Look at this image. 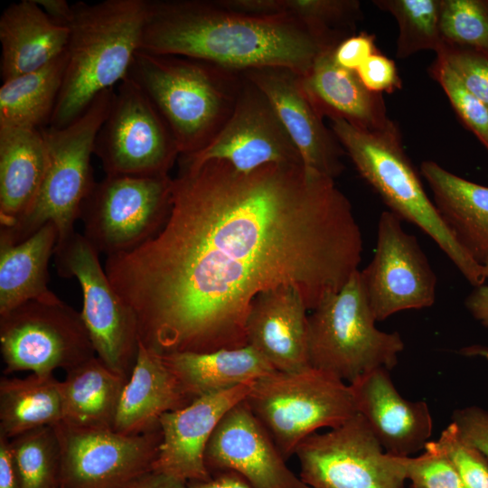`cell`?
Masks as SVG:
<instances>
[{"instance_id":"obj_1","label":"cell","mask_w":488,"mask_h":488,"mask_svg":"<svg viewBox=\"0 0 488 488\" xmlns=\"http://www.w3.org/2000/svg\"><path fill=\"white\" fill-rule=\"evenodd\" d=\"M360 226L334 179L303 164L241 173L179 163L160 230L107 257L105 271L136 314L139 341L164 355L248 345L253 299L282 286L308 311L359 270Z\"/></svg>"},{"instance_id":"obj_2","label":"cell","mask_w":488,"mask_h":488,"mask_svg":"<svg viewBox=\"0 0 488 488\" xmlns=\"http://www.w3.org/2000/svg\"><path fill=\"white\" fill-rule=\"evenodd\" d=\"M140 51L243 72L263 67L304 76L330 49L288 15L257 16L207 0H147Z\"/></svg>"},{"instance_id":"obj_3","label":"cell","mask_w":488,"mask_h":488,"mask_svg":"<svg viewBox=\"0 0 488 488\" xmlns=\"http://www.w3.org/2000/svg\"><path fill=\"white\" fill-rule=\"evenodd\" d=\"M146 8L147 0L71 4L65 74L49 127L68 126L126 78L140 49Z\"/></svg>"},{"instance_id":"obj_4","label":"cell","mask_w":488,"mask_h":488,"mask_svg":"<svg viewBox=\"0 0 488 488\" xmlns=\"http://www.w3.org/2000/svg\"><path fill=\"white\" fill-rule=\"evenodd\" d=\"M126 78L136 84L170 128L180 156L202 150L230 117L242 73L174 55L137 51Z\"/></svg>"},{"instance_id":"obj_5","label":"cell","mask_w":488,"mask_h":488,"mask_svg":"<svg viewBox=\"0 0 488 488\" xmlns=\"http://www.w3.org/2000/svg\"><path fill=\"white\" fill-rule=\"evenodd\" d=\"M331 130L389 211L429 236L474 287L483 285L484 267L466 253L445 224L404 150L396 123L386 130L368 131L343 119H331Z\"/></svg>"},{"instance_id":"obj_6","label":"cell","mask_w":488,"mask_h":488,"mask_svg":"<svg viewBox=\"0 0 488 488\" xmlns=\"http://www.w3.org/2000/svg\"><path fill=\"white\" fill-rule=\"evenodd\" d=\"M114 94L113 89L99 93L66 127L41 129L49 155L45 178L28 212L14 227L0 229V240L22 242L49 222L57 229V243L76 231L74 224L80 219L82 203L96 183L91 156Z\"/></svg>"},{"instance_id":"obj_7","label":"cell","mask_w":488,"mask_h":488,"mask_svg":"<svg viewBox=\"0 0 488 488\" xmlns=\"http://www.w3.org/2000/svg\"><path fill=\"white\" fill-rule=\"evenodd\" d=\"M376 322L357 270L339 291L310 311L309 366L348 384L374 369H393L404 343L399 333L381 331Z\"/></svg>"},{"instance_id":"obj_8","label":"cell","mask_w":488,"mask_h":488,"mask_svg":"<svg viewBox=\"0 0 488 488\" xmlns=\"http://www.w3.org/2000/svg\"><path fill=\"white\" fill-rule=\"evenodd\" d=\"M246 403L287 460L309 436L357 413L350 384L311 367L254 381Z\"/></svg>"},{"instance_id":"obj_9","label":"cell","mask_w":488,"mask_h":488,"mask_svg":"<svg viewBox=\"0 0 488 488\" xmlns=\"http://www.w3.org/2000/svg\"><path fill=\"white\" fill-rule=\"evenodd\" d=\"M0 350L5 375L50 376L96 356L81 314L57 296L33 299L0 314Z\"/></svg>"},{"instance_id":"obj_10","label":"cell","mask_w":488,"mask_h":488,"mask_svg":"<svg viewBox=\"0 0 488 488\" xmlns=\"http://www.w3.org/2000/svg\"><path fill=\"white\" fill-rule=\"evenodd\" d=\"M170 175H106L84 200L83 235L107 257L130 251L153 238L172 204Z\"/></svg>"},{"instance_id":"obj_11","label":"cell","mask_w":488,"mask_h":488,"mask_svg":"<svg viewBox=\"0 0 488 488\" xmlns=\"http://www.w3.org/2000/svg\"><path fill=\"white\" fill-rule=\"evenodd\" d=\"M99 254L83 234L75 231L57 243L55 266L61 277H75L80 286V314L97 357L111 371L128 379L138 351L137 320L112 286Z\"/></svg>"},{"instance_id":"obj_12","label":"cell","mask_w":488,"mask_h":488,"mask_svg":"<svg viewBox=\"0 0 488 488\" xmlns=\"http://www.w3.org/2000/svg\"><path fill=\"white\" fill-rule=\"evenodd\" d=\"M295 455L309 488H404L407 482L400 456L383 450L359 413L309 436Z\"/></svg>"},{"instance_id":"obj_13","label":"cell","mask_w":488,"mask_h":488,"mask_svg":"<svg viewBox=\"0 0 488 488\" xmlns=\"http://www.w3.org/2000/svg\"><path fill=\"white\" fill-rule=\"evenodd\" d=\"M94 155L106 175L164 176L180 157L175 139L155 105L125 78L96 138Z\"/></svg>"},{"instance_id":"obj_14","label":"cell","mask_w":488,"mask_h":488,"mask_svg":"<svg viewBox=\"0 0 488 488\" xmlns=\"http://www.w3.org/2000/svg\"><path fill=\"white\" fill-rule=\"evenodd\" d=\"M56 427L61 488H126L152 469L161 442L160 427L137 435L63 423Z\"/></svg>"},{"instance_id":"obj_15","label":"cell","mask_w":488,"mask_h":488,"mask_svg":"<svg viewBox=\"0 0 488 488\" xmlns=\"http://www.w3.org/2000/svg\"><path fill=\"white\" fill-rule=\"evenodd\" d=\"M401 221L389 211L380 214L373 258L360 270L376 321L401 311L430 307L436 300V277L417 239L402 228Z\"/></svg>"},{"instance_id":"obj_16","label":"cell","mask_w":488,"mask_h":488,"mask_svg":"<svg viewBox=\"0 0 488 488\" xmlns=\"http://www.w3.org/2000/svg\"><path fill=\"white\" fill-rule=\"evenodd\" d=\"M209 160L225 162L241 173L268 164H303L273 105L243 74L224 126L202 150L180 156L178 163L199 164Z\"/></svg>"},{"instance_id":"obj_17","label":"cell","mask_w":488,"mask_h":488,"mask_svg":"<svg viewBox=\"0 0 488 488\" xmlns=\"http://www.w3.org/2000/svg\"><path fill=\"white\" fill-rule=\"evenodd\" d=\"M204 460L211 474L234 472L250 488H309L287 466L245 399L221 418L207 444Z\"/></svg>"},{"instance_id":"obj_18","label":"cell","mask_w":488,"mask_h":488,"mask_svg":"<svg viewBox=\"0 0 488 488\" xmlns=\"http://www.w3.org/2000/svg\"><path fill=\"white\" fill-rule=\"evenodd\" d=\"M241 73L269 99L303 164L335 179L343 172L342 157L345 152L308 99L301 76L280 67H263Z\"/></svg>"},{"instance_id":"obj_19","label":"cell","mask_w":488,"mask_h":488,"mask_svg":"<svg viewBox=\"0 0 488 488\" xmlns=\"http://www.w3.org/2000/svg\"><path fill=\"white\" fill-rule=\"evenodd\" d=\"M254 381L201 396L159 419L161 442L152 469L188 483L209 480L204 455L212 433L224 415L244 400Z\"/></svg>"},{"instance_id":"obj_20","label":"cell","mask_w":488,"mask_h":488,"mask_svg":"<svg viewBox=\"0 0 488 488\" xmlns=\"http://www.w3.org/2000/svg\"><path fill=\"white\" fill-rule=\"evenodd\" d=\"M361 414L383 450L395 456H411L424 449L433 430L425 401H410L395 388L385 368L374 369L350 384Z\"/></svg>"},{"instance_id":"obj_21","label":"cell","mask_w":488,"mask_h":488,"mask_svg":"<svg viewBox=\"0 0 488 488\" xmlns=\"http://www.w3.org/2000/svg\"><path fill=\"white\" fill-rule=\"evenodd\" d=\"M307 306L298 289L282 286L258 294L246 319L248 345L277 371L309 366L306 349Z\"/></svg>"},{"instance_id":"obj_22","label":"cell","mask_w":488,"mask_h":488,"mask_svg":"<svg viewBox=\"0 0 488 488\" xmlns=\"http://www.w3.org/2000/svg\"><path fill=\"white\" fill-rule=\"evenodd\" d=\"M332 52H323L301 76L304 91L317 113L368 131L392 127L395 122L387 115L383 95L368 90L355 71L338 66Z\"/></svg>"},{"instance_id":"obj_23","label":"cell","mask_w":488,"mask_h":488,"mask_svg":"<svg viewBox=\"0 0 488 488\" xmlns=\"http://www.w3.org/2000/svg\"><path fill=\"white\" fill-rule=\"evenodd\" d=\"M192 400L162 356L140 341L133 370L124 386L113 430L137 435L159 427L160 418Z\"/></svg>"},{"instance_id":"obj_24","label":"cell","mask_w":488,"mask_h":488,"mask_svg":"<svg viewBox=\"0 0 488 488\" xmlns=\"http://www.w3.org/2000/svg\"><path fill=\"white\" fill-rule=\"evenodd\" d=\"M68 27L55 23L35 0L9 5L0 16L3 81L37 70L62 54Z\"/></svg>"},{"instance_id":"obj_25","label":"cell","mask_w":488,"mask_h":488,"mask_svg":"<svg viewBox=\"0 0 488 488\" xmlns=\"http://www.w3.org/2000/svg\"><path fill=\"white\" fill-rule=\"evenodd\" d=\"M420 173L445 224L466 253L483 267L488 262V187L435 161L422 162Z\"/></svg>"},{"instance_id":"obj_26","label":"cell","mask_w":488,"mask_h":488,"mask_svg":"<svg viewBox=\"0 0 488 488\" xmlns=\"http://www.w3.org/2000/svg\"><path fill=\"white\" fill-rule=\"evenodd\" d=\"M48 165L41 129L0 127V229L14 227L32 208Z\"/></svg>"},{"instance_id":"obj_27","label":"cell","mask_w":488,"mask_h":488,"mask_svg":"<svg viewBox=\"0 0 488 488\" xmlns=\"http://www.w3.org/2000/svg\"><path fill=\"white\" fill-rule=\"evenodd\" d=\"M161 356L192 401L203 395L255 381L277 371L249 345Z\"/></svg>"},{"instance_id":"obj_28","label":"cell","mask_w":488,"mask_h":488,"mask_svg":"<svg viewBox=\"0 0 488 488\" xmlns=\"http://www.w3.org/2000/svg\"><path fill=\"white\" fill-rule=\"evenodd\" d=\"M57 242L52 222L22 242L0 240V314L27 301L56 296L48 287V267Z\"/></svg>"},{"instance_id":"obj_29","label":"cell","mask_w":488,"mask_h":488,"mask_svg":"<svg viewBox=\"0 0 488 488\" xmlns=\"http://www.w3.org/2000/svg\"><path fill=\"white\" fill-rule=\"evenodd\" d=\"M127 380L97 356L67 371L61 381V423L78 428L113 429Z\"/></svg>"},{"instance_id":"obj_30","label":"cell","mask_w":488,"mask_h":488,"mask_svg":"<svg viewBox=\"0 0 488 488\" xmlns=\"http://www.w3.org/2000/svg\"><path fill=\"white\" fill-rule=\"evenodd\" d=\"M62 420L61 381L53 375L1 378V435L11 439L42 427L59 425Z\"/></svg>"},{"instance_id":"obj_31","label":"cell","mask_w":488,"mask_h":488,"mask_svg":"<svg viewBox=\"0 0 488 488\" xmlns=\"http://www.w3.org/2000/svg\"><path fill=\"white\" fill-rule=\"evenodd\" d=\"M65 52L44 67L8 80L0 88V127H49L63 83Z\"/></svg>"},{"instance_id":"obj_32","label":"cell","mask_w":488,"mask_h":488,"mask_svg":"<svg viewBox=\"0 0 488 488\" xmlns=\"http://www.w3.org/2000/svg\"><path fill=\"white\" fill-rule=\"evenodd\" d=\"M56 426L9 439L20 488L60 487L61 444Z\"/></svg>"},{"instance_id":"obj_33","label":"cell","mask_w":488,"mask_h":488,"mask_svg":"<svg viewBox=\"0 0 488 488\" xmlns=\"http://www.w3.org/2000/svg\"><path fill=\"white\" fill-rule=\"evenodd\" d=\"M276 6L277 15L297 19L330 49L356 33L362 18L357 0H276Z\"/></svg>"},{"instance_id":"obj_34","label":"cell","mask_w":488,"mask_h":488,"mask_svg":"<svg viewBox=\"0 0 488 488\" xmlns=\"http://www.w3.org/2000/svg\"><path fill=\"white\" fill-rule=\"evenodd\" d=\"M398 23L396 56L406 59L418 52L436 53L443 44L440 33V0H374Z\"/></svg>"},{"instance_id":"obj_35","label":"cell","mask_w":488,"mask_h":488,"mask_svg":"<svg viewBox=\"0 0 488 488\" xmlns=\"http://www.w3.org/2000/svg\"><path fill=\"white\" fill-rule=\"evenodd\" d=\"M443 42L488 53V0H440Z\"/></svg>"},{"instance_id":"obj_36","label":"cell","mask_w":488,"mask_h":488,"mask_svg":"<svg viewBox=\"0 0 488 488\" xmlns=\"http://www.w3.org/2000/svg\"><path fill=\"white\" fill-rule=\"evenodd\" d=\"M429 72L463 124L488 152V108L465 87L455 72L441 59L436 57Z\"/></svg>"},{"instance_id":"obj_37","label":"cell","mask_w":488,"mask_h":488,"mask_svg":"<svg viewBox=\"0 0 488 488\" xmlns=\"http://www.w3.org/2000/svg\"><path fill=\"white\" fill-rule=\"evenodd\" d=\"M411 488H465L457 471L436 441L418 456H400Z\"/></svg>"},{"instance_id":"obj_38","label":"cell","mask_w":488,"mask_h":488,"mask_svg":"<svg viewBox=\"0 0 488 488\" xmlns=\"http://www.w3.org/2000/svg\"><path fill=\"white\" fill-rule=\"evenodd\" d=\"M451 460L465 488H488V459L459 435L451 422L436 440Z\"/></svg>"},{"instance_id":"obj_39","label":"cell","mask_w":488,"mask_h":488,"mask_svg":"<svg viewBox=\"0 0 488 488\" xmlns=\"http://www.w3.org/2000/svg\"><path fill=\"white\" fill-rule=\"evenodd\" d=\"M436 54L455 72L465 87L488 108V53L443 42Z\"/></svg>"},{"instance_id":"obj_40","label":"cell","mask_w":488,"mask_h":488,"mask_svg":"<svg viewBox=\"0 0 488 488\" xmlns=\"http://www.w3.org/2000/svg\"><path fill=\"white\" fill-rule=\"evenodd\" d=\"M355 72L362 85L373 93L382 95L402 88L395 61L379 52L369 57Z\"/></svg>"},{"instance_id":"obj_41","label":"cell","mask_w":488,"mask_h":488,"mask_svg":"<svg viewBox=\"0 0 488 488\" xmlns=\"http://www.w3.org/2000/svg\"><path fill=\"white\" fill-rule=\"evenodd\" d=\"M452 422L462 438L488 459V411L476 406L456 409Z\"/></svg>"},{"instance_id":"obj_42","label":"cell","mask_w":488,"mask_h":488,"mask_svg":"<svg viewBox=\"0 0 488 488\" xmlns=\"http://www.w3.org/2000/svg\"><path fill=\"white\" fill-rule=\"evenodd\" d=\"M378 52L376 36L361 32L343 40L332 52L333 61L348 70L356 71L372 54Z\"/></svg>"},{"instance_id":"obj_43","label":"cell","mask_w":488,"mask_h":488,"mask_svg":"<svg viewBox=\"0 0 488 488\" xmlns=\"http://www.w3.org/2000/svg\"><path fill=\"white\" fill-rule=\"evenodd\" d=\"M189 483L172 474L154 469L143 474L126 488H188Z\"/></svg>"},{"instance_id":"obj_44","label":"cell","mask_w":488,"mask_h":488,"mask_svg":"<svg viewBox=\"0 0 488 488\" xmlns=\"http://www.w3.org/2000/svg\"><path fill=\"white\" fill-rule=\"evenodd\" d=\"M483 267L488 278V262ZM465 306L474 319L488 328V285L474 287L465 299Z\"/></svg>"},{"instance_id":"obj_45","label":"cell","mask_w":488,"mask_h":488,"mask_svg":"<svg viewBox=\"0 0 488 488\" xmlns=\"http://www.w3.org/2000/svg\"><path fill=\"white\" fill-rule=\"evenodd\" d=\"M0 488H20L9 438L0 434Z\"/></svg>"},{"instance_id":"obj_46","label":"cell","mask_w":488,"mask_h":488,"mask_svg":"<svg viewBox=\"0 0 488 488\" xmlns=\"http://www.w3.org/2000/svg\"><path fill=\"white\" fill-rule=\"evenodd\" d=\"M188 488H250L238 474L230 471L211 474L206 481L189 483Z\"/></svg>"},{"instance_id":"obj_47","label":"cell","mask_w":488,"mask_h":488,"mask_svg":"<svg viewBox=\"0 0 488 488\" xmlns=\"http://www.w3.org/2000/svg\"><path fill=\"white\" fill-rule=\"evenodd\" d=\"M57 24L67 27L71 16V4L65 0H35Z\"/></svg>"},{"instance_id":"obj_48","label":"cell","mask_w":488,"mask_h":488,"mask_svg":"<svg viewBox=\"0 0 488 488\" xmlns=\"http://www.w3.org/2000/svg\"><path fill=\"white\" fill-rule=\"evenodd\" d=\"M461 353L466 356H479L488 361V347L482 345H471L461 350Z\"/></svg>"},{"instance_id":"obj_49","label":"cell","mask_w":488,"mask_h":488,"mask_svg":"<svg viewBox=\"0 0 488 488\" xmlns=\"http://www.w3.org/2000/svg\"><path fill=\"white\" fill-rule=\"evenodd\" d=\"M56 488H61V487H56Z\"/></svg>"}]
</instances>
